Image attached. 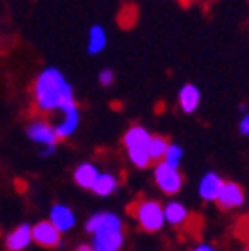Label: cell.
I'll return each mask as SVG.
<instances>
[{
	"label": "cell",
	"mask_w": 249,
	"mask_h": 251,
	"mask_svg": "<svg viewBox=\"0 0 249 251\" xmlns=\"http://www.w3.org/2000/svg\"><path fill=\"white\" fill-rule=\"evenodd\" d=\"M132 216L140 228L147 234L160 232L166 225L164 220V206L155 199H140L132 206Z\"/></svg>",
	"instance_id": "obj_3"
},
{
	"label": "cell",
	"mask_w": 249,
	"mask_h": 251,
	"mask_svg": "<svg viewBox=\"0 0 249 251\" xmlns=\"http://www.w3.org/2000/svg\"><path fill=\"white\" fill-rule=\"evenodd\" d=\"M33 100L42 114H56L66 106L74 105V86L59 68L47 67L37 75L33 84Z\"/></svg>",
	"instance_id": "obj_1"
},
{
	"label": "cell",
	"mask_w": 249,
	"mask_h": 251,
	"mask_svg": "<svg viewBox=\"0 0 249 251\" xmlns=\"http://www.w3.org/2000/svg\"><path fill=\"white\" fill-rule=\"evenodd\" d=\"M237 129H239V133H241L242 136H249V112L242 114V117L239 119Z\"/></svg>",
	"instance_id": "obj_22"
},
{
	"label": "cell",
	"mask_w": 249,
	"mask_h": 251,
	"mask_svg": "<svg viewBox=\"0 0 249 251\" xmlns=\"http://www.w3.org/2000/svg\"><path fill=\"white\" fill-rule=\"evenodd\" d=\"M31 241V227L28 224H21L16 228H12L5 237V248L9 251H23L26 250Z\"/></svg>",
	"instance_id": "obj_14"
},
{
	"label": "cell",
	"mask_w": 249,
	"mask_h": 251,
	"mask_svg": "<svg viewBox=\"0 0 249 251\" xmlns=\"http://www.w3.org/2000/svg\"><path fill=\"white\" fill-rule=\"evenodd\" d=\"M98 80L103 87H108L115 82V74H113L112 68H103L100 74H98Z\"/></svg>",
	"instance_id": "obj_21"
},
{
	"label": "cell",
	"mask_w": 249,
	"mask_h": 251,
	"mask_svg": "<svg viewBox=\"0 0 249 251\" xmlns=\"http://www.w3.org/2000/svg\"><path fill=\"white\" fill-rule=\"evenodd\" d=\"M84 228L89 235L103 234V232H122L124 230V222L117 213L98 211L87 218Z\"/></svg>",
	"instance_id": "obj_5"
},
{
	"label": "cell",
	"mask_w": 249,
	"mask_h": 251,
	"mask_svg": "<svg viewBox=\"0 0 249 251\" xmlns=\"http://www.w3.org/2000/svg\"><path fill=\"white\" fill-rule=\"evenodd\" d=\"M200 100H202V94L195 84H185L178 91V105L183 114H194L200 106Z\"/></svg>",
	"instance_id": "obj_13"
},
{
	"label": "cell",
	"mask_w": 249,
	"mask_h": 251,
	"mask_svg": "<svg viewBox=\"0 0 249 251\" xmlns=\"http://www.w3.org/2000/svg\"><path fill=\"white\" fill-rule=\"evenodd\" d=\"M190 251H220V250L216 246H213V244H209V243H199V244H195Z\"/></svg>",
	"instance_id": "obj_23"
},
{
	"label": "cell",
	"mask_w": 249,
	"mask_h": 251,
	"mask_svg": "<svg viewBox=\"0 0 249 251\" xmlns=\"http://www.w3.org/2000/svg\"><path fill=\"white\" fill-rule=\"evenodd\" d=\"M26 136L30 138L33 143L42 149H56L58 147V136H56L54 126L46 119H37L31 121L26 127Z\"/></svg>",
	"instance_id": "obj_6"
},
{
	"label": "cell",
	"mask_w": 249,
	"mask_h": 251,
	"mask_svg": "<svg viewBox=\"0 0 249 251\" xmlns=\"http://www.w3.org/2000/svg\"><path fill=\"white\" fill-rule=\"evenodd\" d=\"M185 157V150L181 149V147L178 145V143H169L168 145V150H166V153H164L162 161L164 164L171 166V168L178 169L179 164H181V161H183Z\"/></svg>",
	"instance_id": "obj_20"
},
{
	"label": "cell",
	"mask_w": 249,
	"mask_h": 251,
	"mask_svg": "<svg viewBox=\"0 0 249 251\" xmlns=\"http://www.w3.org/2000/svg\"><path fill=\"white\" fill-rule=\"evenodd\" d=\"M150 138H152V133L140 124L131 126L124 133L122 143H124L125 153H127L129 162L136 169H147L148 166L152 164V159H150V153H148Z\"/></svg>",
	"instance_id": "obj_2"
},
{
	"label": "cell",
	"mask_w": 249,
	"mask_h": 251,
	"mask_svg": "<svg viewBox=\"0 0 249 251\" xmlns=\"http://www.w3.org/2000/svg\"><path fill=\"white\" fill-rule=\"evenodd\" d=\"M188 208L179 201H169L168 204H164V220L166 224L171 227H183L188 222Z\"/></svg>",
	"instance_id": "obj_16"
},
{
	"label": "cell",
	"mask_w": 249,
	"mask_h": 251,
	"mask_svg": "<svg viewBox=\"0 0 249 251\" xmlns=\"http://www.w3.org/2000/svg\"><path fill=\"white\" fill-rule=\"evenodd\" d=\"M106 44H108V35L106 30L101 25H93L87 33V52L89 54H100L105 51Z\"/></svg>",
	"instance_id": "obj_18"
},
{
	"label": "cell",
	"mask_w": 249,
	"mask_h": 251,
	"mask_svg": "<svg viewBox=\"0 0 249 251\" xmlns=\"http://www.w3.org/2000/svg\"><path fill=\"white\" fill-rule=\"evenodd\" d=\"M61 235L63 234H59V232L56 230V227L49 220L37 222V224L31 227V241L35 244H39L40 248H47V250L61 246V243H63Z\"/></svg>",
	"instance_id": "obj_8"
},
{
	"label": "cell",
	"mask_w": 249,
	"mask_h": 251,
	"mask_svg": "<svg viewBox=\"0 0 249 251\" xmlns=\"http://www.w3.org/2000/svg\"><path fill=\"white\" fill-rule=\"evenodd\" d=\"M125 235L122 232H103L91 235V246L94 251H121L124 248Z\"/></svg>",
	"instance_id": "obj_12"
},
{
	"label": "cell",
	"mask_w": 249,
	"mask_h": 251,
	"mask_svg": "<svg viewBox=\"0 0 249 251\" xmlns=\"http://www.w3.org/2000/svg\"><path fill=\"white\" fill-rule=\"evenodd\" d=\"M100 169L94 162H80L74 171V181L84 190H91L100 176Z\"/></svg>",
	"instance_id": "obj_15"
},
{
	"label": "cell",
	"mask_w": 249,
	"mask_h": 251,
	"mask_svg": "<svg viewBox=\"0 0 249 251\" xmlns=\"http://www.w3.org/2000/svg\"><path fill=\"white\" fill-rule=\"evenodd\" d=\"M216 204L223 211H232V209H239L246 204V192L244 188L235 181H225L223 183L222 192H220Z\"/></svg>",
	"instance_id": "obj_9"
},
{
	"label": "cell",
	"mask_w": 249,
	"mask_h": 251,
	"mask_svg": "<svg viewBox=\"0 0 249 251\" xmlns=\"http://www.w3.org/2000/svg\"><path fill=\"white\" fill-rule=\"evenodd\" d=\"M153 180L159 190L166 196L173 197L178 196L183 188V175L179 173V169H174L171 166L164 164V162H157L153 168Z\"/></svg>",
	"instance_id": "obj_4"
},
{
	"label": "cell",
	"mask_w": 249,
	"mask_h": 251,
	"mask_svg": "<svg viewBox=\"0 0 249 251\" xmlns=\"http://www.w3.org/2000/svg\"><path fill=\"white\" fill-rule=\"evenodd\" d=\"M59 115L61 117L54 124L56 136H58V140H66V138L74 136L80 126V112H78L77 103L59 110Z\"/></svg>",
	"instance_id": "obj_7"
},
{
	"label": "cell",
	"mask_w": 249,
	"mask_h": 251,
	"mask_svg": "<svg viewBox=\"0 0 249 251\" xmlns=\"http://www.w3.org/2000/svg\"><path fill=\"white\" fill-rule=\"evenodd\" d=\"M169 141L166 136H160V134H152L150 138V143H148V153H150V159L152 162H160L162 161L164 153L168 150Z\"/></svg>",
	"instance_id": "obj_19"
},
{
	"label": "cell",
	"mask_w": 249,
	"mask_h": 251,
	"mask_svg": "<svg viewBox=\"0 0 249 251\" xmlns=\"http://www.w3.org/2000/svg\"><path fill=\"white\" fill-rule=\"evenodd\" d=\"M223 183H225V180L216 171L204 173L200 181H199V197L206 202H216L223 188Z\"/></svg>",
	"instance_id": "obj_10"
},
{
	"label": "cell",
	"mask_w": 249,
	"mask_h": 251,
	"mask_svg": "<svg viewBox=\"0 0 249 251\" xmlns=\"http://www.w3.org/2000/svg\"><path fill=\"white\" fill-rule=\"evenodd\" d=\"M47 220L54 225L59 234L70 232L77 224V216H75L74 209L70 206H66V204H54L51 211H49V218Z\"/></svg>",
	"instance_id": "obj_11"
},
{
	"label": "cell",
	"mask_w": 249,
	"mask_h": 251,
	"mask_svg": "<svg viewBox=\"0 0 249 251\" xmlns=\"http://www.w3.org/2000/svg\"><path fill=\"white\" fill-rule=\"evenodd\" d=\"M75 251H94V250H93L91 244H80V246H77V250Z\"/></svg>",
	"instance_id": "obj_24"
},
{
	"label": "cell",
	"mask_w": 249,
	"mask_h": 251,
	"mask_svg": "<svg viewBox=\"0 0 249 251\" xmlns=\"http://www.w3.org/2000/svg\"><path fill=\"white\" fill-rule=\"evenodd\" d=\"M119 188V178L110 171H101L91 192L98 197H108Z\"/></svg>",
	"instance_id": "obj_17"
}]
</instances>
